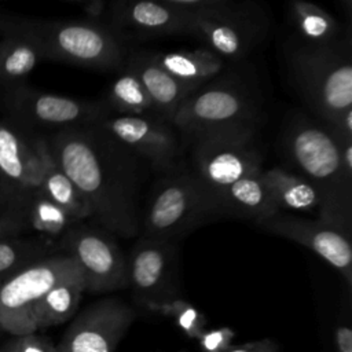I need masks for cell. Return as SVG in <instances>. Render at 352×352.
Segmentation results:
<instances>
[{
	"label": "cell",
	"instance_id": "12",
	"mask_svg": "<svg viewBox=\"0 0 352 352\" xmlns=\"http://www.w3.org/2000/svg\"><path fill=\"white\" fill-rule=\"evenodd\" d=\"M100 126L142 160L169 173L177 169L180 140L173 124L160 116L107 114Z\"/></svg>",
	"mask_w": 352,
	"mask_h": 352
},
{
	"label": "cell",
	"instance_id": "30",
	"mask_svg": "<svg viewBox=\"0 0 352 352\" xmlns=\"http://www.w3.org/2000/svg\"><path fill=\"white\" fill-rule=\"evenodd\" d=\"M150 309L160 312L161 315L172 318L176 324L191 338H199L205 331V318L191 304L183 300H169L164 302L147 304Z\"/></svg>",
	"mask_w": 352,
	"mask_h": 352
},
{
	"label": "cell",
	"instance_id": "25",
	"mask_svg": "<svg viewBox=\"0 0 352 352\" xmlns=\"http://www.w3.org/2000/svg\"><path fill=\"white\" fill-rule=\"evenodd\" d=\"M43 59L38 50L28 41L3 37L0 40V85L3 89L25 84V78Z\"/></svg>",
	"mask_w": 352,
	"mask_h": 352
},
{
	"label": "cell",
	"instance_id": "11",
	"mask_svg": "<svg viewBox=\"0 0 352 352\" xmlns=\"http://www.w3.org/2000/svg\"><path fill=\"white\" fill-rule=\"evenodd\" d=\"M261 32L254 11L230 0H219L214 7L190 16L188 33L198 36L221 59L245 58Z\"/></svg>",
	"mask_w": 352,
	"mask_h": 352
},
{
	"label": "cell",
	"instance_id": "21",
	"mask_svg": "<svg viewBox=\"0 0 352 352\" xmlns=\"http://www.w3.org/2000/svg\"><path fill=\"white\" fill-rule=\"evenodd\" d=\"M153 55L168 73L195 91L216 80L224 69V60L209 50L153 52Z\"/></svg>",
	"mask_w": 352,
	"mask_h": 352
},
{
	"label": "cell",
	"instance_id": "14",
	"mask_svg": "<svg viewBox=\"0 0 352 352\" xmlns=\"http://www.w3.org/2000/svg\"><path fill=\"white\" fill-rule=\"evenodd\" d=\"M263 231L294 241L326 260L341 272L348 286L352 285V246L351 236L319 220H309L294 214H274L256 221Z\"/></svg>",
	"mask_w": 352,
	"mask_h": 352
},
{
	"label": "cell",
	"instance_id": "8",
	"mask_svg": "<svg viewBox=\"0 0 352 352\" xmlns=\"http://www.w3.org/2000/svg\"><path fill=\"white\" fill-rule=\"evenodd\" d=\"M69 254H50L16 271L0 285V331L12 337L36 333L33 305L56 283L80 272Z\"/></svg>",
	"mask_w": 352,
	"mask_h": 352
},
{
	"label": "cell",
	"instance_id": "27",
	"mask_svg": "<svg viewBox=\"0 0 352 352\" xmlns=\"http://www.w3.org/2000/svg\"><path fill=\"white\" fill-rule=\"evenodd\" d=\"M51 249L36 239H0V285L28 264L50 256Z\"/></svg>",
	"mask_w": 352,
	"mask_h": 352
},
{
	"label": "cell",
	"instance_id": "17",
	"mask_svg": "<svg viewBox=\"0 0 352 352\" xmlns=\"http://www.w3.org/2000/svg\"><path fill=\"white\" fill-rule=\"evenodd\" d=\"M114 33L138 37H158L168 34H188L190 16L170 6L166 0L116 1L110 4L109 18Z\"/></svg>",
	"mask_w": 352,
	"mask_h": 352
},
{
	"label": "cell",
	"instance_id": "16",
	"mask_svg": "<svg viewBox=\"0 0 352 352\" xmlns=\"http://www.w3.org/2000/svg\"><path fill=\"white\" fill-rule=\"evenodd\" d=\"M177 258L173 242L146 236L139 239L126 256L129 286L147 304L169 301L166 293L176 279Z\"/></svg>",
	"mask_w": 352,
	"mask_h": 352
},
{
	"label": "cell",
	"instance_id": "15",
	"mask_svg": "<svg viewBox=\"0 0 352 352\" xmlns=\"http://www.w3.org/2000/svg\"><path fill=\"white\" fill-rule=\"evenodd\" d=\"M0 182L7 191L28 202L41 186L37 133L8 118L0 120Z\"/></svg>",
	"mask_w": 352,
	"mask_h": 352
},
{
	"label": "cell",
	"instance_id": "19",
	"mask_svg": "<svg viewBox=\"0 0 352 352\" xmlns=\"http://www.w3.org/2000/svg\"><path fill=\"white\" fill-rule=\"evenodd\" d=\"M37 147L41 158L40 192L77 223L92 217L89 204L73 182L56 165L43 135H37Z\"/></svg>",
	"mask_w": 352,
	"mask_h": 352
},
{
	"label": "cell",
	"instance_id": "37",
	"mask_svg": "<svg viewBox=\"0 0 352 352\" xmlns=\"http://www.w3.org/2000/svg\"><path fill=\"white\" fill-rule=\"evenodd\" d=\"M0 352H3V351H0Z\"/></svg>",
	"mask_w": 352,
	"mask_h": 352
},
{
	"label": "cell",
	"instance_id": "20",
	"mask_svg": "<svg viewBox=\"0 0 352 352\" xmlns=\"http://www.w3.org/2000/svg\"><path fill=\"white\" fill-rule=\"evenodd\" d=\"M261 172L245 176L224 190L220 202L226 216L260 221L280 213L261 179Z\"/></svg>",
	"mask_w": 352,
	"mask_h": 352
},
{
	"label": "cell",
	"instance_id": "3",
	"mask_svg": "<svg viewBox=\"0 0 352 352\" xmlns=\"http://www.w3.org/2000/svg\"><path fill=\"white\" fill-rule=\"evenodd\" d=\"M286 155L320 195L318 220L348 236L352 230V175L341 158L342 139L324 122H293L283 142Z\"/></svg>",
	"mask_w": 352,
	"mask_h": 352
},
{
	"label": "cell",
	"instance_id": "28",
	"mask_svg": "<svg viewBox=\"0 0 352 352\" xmlns=\"http://www.w3.org/2000/svg\"><path fill=\"white\" fill-rule=\"evenodd\" d=\"M29 230L48 236H63L77 221L69 217L59 206L45 198L41 192L29 202Z\"/></svg>",
	"mask_w": 352,
	"mask_h": 352
},
{
	"label": "cell",
	"instance_id": "1",
	"mask_svg": "<svg viewBox=\"0 0 352 352\" xmlns=\"http://www.w3.org/2000/svg\"><path fill=\"white\" fill-rule=\"evenodd\" d=\"M43 136L54 161L87 199L100 227L122 238L136 235L143 160L99 122Z\"/></svg>",
	"mask_w": 352,
	"mask_h": 352
},
{
	"label": "cell",
	"instance_id": "31",
	"mask_svg": "<svg viewBox=\"0 0 352 352\" xmlns=\"http://www.w3.org/2000/svg\"><path fill=\"white\" fill-rule=\"evenodd\" d=\"M0 351L3 352H56V346L44 337L36 333L12 337L4 344Z\"/></svg>",
	"mask_w": 352,
	"mask_h": 352
},
{
	"label": "cell",
	"instance_id": "23",
	"mask_svg": "<svg viewBox=\"0 0 352 352\" xmlns=\"http://www.w3.org/2000/svg\"><path fill=\"white\" fill-rule=\"evenodd\" d=\"M261 179L279 210L318 212L320 206V195L302 176L282 168H271L261 172Z\"/></svg>",
	"mask_w": 352,
	"mask_h": 352
},
{
	"label": "cell",
	"instance_id": "13",
	"mask_svg": "<svg viewBox=\"0 0 352 352\" xmlns=\"http://www.w3.org/2000/svg\"><path fill=\"white\" fill-rule=\"evenodd\" d=\"M133 319V309L118 298L96 301L72 322L56 352H114Z\"/></svg>",
	"mask_w": 352,
	"mask_h": 352
},
{
	"label": "cell",
	"instance_id": "26",
	"mask_svg": "<svg viewBox=\"0 0 352 352\" xmlns=\"http://www.w3.org/2000/svg\"><path fill=\"white\" fill-rule=\"evenodd\" d=\"M290 16L305 44H326L338 38L337 21L327 11L312 3L293 1L290 4Z\"/></svg>",
	"mask_w": 352,
	"mask_h": 352
},
{
	"label": "cell",
	"instance_id": "29",
	"mask_svg": "<svg viewBox=\"0 0 352 352\" xmlns=\"http://www.w3.org/2000/svg\"><path fill=\"white\" fill-rule=\"evenodd\" d=\"M28 201L7 190H0V239L15 238L18 234L28 231Z\"/></svg>",
	"mask_w": 352,
	"mask_h": 352
},
{
	"label": "cell",
	"instance_id": "22",
	"mask_svg": "<svg viewBox=\"0 0 352 352\" xmlns=\"http://www.w3.org/2000/svg\"><path fill=\"white\" fill-rule=\"evenodd\" d=\"M84 292L82 271L51 287L32 308L36 329L58 326L69 320L76 314Z\"/></svg>",
	"mask_w": 352,
	"mask_h": 352
},
{
	"label": "cell",
	"instance_id": "18",
	"mask_svg": "<svg viewBox=\"0 0 352 352\" xmlns=\"http://www.w3.org/2000/svg\"><path fill=\"white\" fill-rule=\"evenodd\" d=\"M124 63L136 73L148 94L158 116L172 121L177 107L195 89L168 73L154 58L153 52L139 51L125 56Z\"/></svg>",
	"mask_w": 352,
	"mask_h": 352
},
{
	"label": "cell",
	"instance_id": "35",
	"mask_svg": "<svg viewBox=\"0 0 352 352\" xmlns=\"http://www.w3.org/2000/svg\"><path fill=\"white\" fill-rule=\"evenodd\" d=\"M337 352H352V330L348 324L340 323L334 333Z\"/></svg>",
	"mask_w": 352,
	"mask_h": 352
},
{
	"label": "cell",
	"instance_id": "7",
	"mask_svg": "<svg viewBox=\"0 0 352 352\" xmlns=\"http://www.w3.org/2000/svg\"><path fill=\"white\" fill-rule=\"evenodd\" d=\"M0 102L6 118L25 129L41 135L99 122L111 110L104 102H88L41 92L26 84L3 89Z\"/></svg>",
	"mask_w": 352,
	"mask_h": 352
},
{
	"label": "cell",
	"instance_id": "10",
	"mask_svg": "<svg viewBox=\"0 0 352 352\" xmlns=\"http://www.w3.org/2000/svg\"><path fill=\"white\" fill-rule=\"evenodd\" d=\"M60 246L81 268L85 290L106 293L129 286L126 256L103 228L77 223L62 236Z\"/></svg>",
	"mask_w": 352,
	"mask_h": 352
},
{
	"label": "cell",
	"instance_id": "24",
	"mask_svg": "<svg viewBox=\"0 0 352 352\" xmlns=\"http://www.w3.org/2000/svg\"><path fill=\"white\" fill-rule=\"evenodd\" d=\"M103 102L121 116H158L142 81L125 63L109 85Z\"/></svg>",
	"mask_w": 352,
	"mask_h": 352
},
{
	"label": "cell",
	"instance_id": "2",
	"mask_svg": "<svg viewBox=\"0 0 352 352\" xmlns=\"http://www.w3.org/2000/svg\"><path fill=\"white\" fill-rule=\"evenodd\" d=\"M352 43L297 45L289 56L290 78L307 106L340 139L352 140Z\"/></svg>",
	"mask_w": 352,
	"mask_h": 352
},
{
	"label": "cell",
	"instance_id": "9",
	"mask_svg": "<svg viewBox=\"0 0 352 352\" xmlns=\"http://www.w3.org/2000/svg\"><path fill=\"white\" fill-rule=\"evenodd\" d=\"M170 122L191 139L216 128L256 122V109L242 87L213 80L187 96Z\"/></svg>",
	"mask_w": 352,
	"mask_h": 352
},
{
	"label": "cell",
	"instance_id": "33",
	"mask_svg": "<svg viewBox=\"0 0 352 352\" xmlns=\"http://www.w3.org/2000/svg\"><path fill=\"white\" fill-rule=\"evenodd\" d=\"M81 7L84 10V12L88 15L89 21L94 22H100L102 19H107L109 18V12H110V4H107L103 0H89V1H84L81 3Z\"/></svg>",
	"mask_w": 352,
	"mask_h": 352
},
{
	"label": "cell",
	"instance_id": "36",
	"mask_svg": "<svg viewBox=\"0 0 352 352\" xmlns=\"http://www.w3.org/2000/svg\"><path fill=\"white\" fill-rule=\"evenodd\" d=\"M0 190H6V188H4V186L1 184V182H0ZM8 192H10V191H8Z\"/></svg>",
	"mask_w": 352,
	"mask_h": 352
},
{
	"label": "cell",
	"instance_id": "32",
	"mask_svg": "<svg viewBox=\"0 0 352 352\" xmlns=\"http://www.w3.org/2000/svg\"><path fill=\"white\" fill-rule=\"evenodd\" d=\"M234 331L228 327L221 329H213V330H205L198 341L204 352H226L232 345Z\"/></svg>",
	"mask_w": 352,
	"mask_h": 352
},
{
	"label": "cell",
	"instance_id": "34",
	"mask_svg": "<svg viewBox=\"0 0 352 352\" xmlns=\"http://www.w3.org/2000/svg\"><path fill=\"white\" fill-rule=\"evenodd\" d=\"M226 352H278V349L271 340H260V341L246 342L243 345L231 346Z\"/></svg>",
	"mask_w": 352,
	"mask_h": 352
},
{
	"label": "cell",
	"instance_id": "4",
	"mask_svg": "<svg viewBox=\"0 0 352 352\" xmlns=\"http://www.w3.org/2000/svg\"><path fill=\"white\" fill-rule=\"evenodd\" d=\"M0 34L30 43L45 59L80 67L120 70L125 60L121 38L104 22L48 21L0 12Z\"/></svg>",
	"mask_w": 352,
	"mask_h": 352
},
{
	"label": "cell",
	"instance_id": "5",
	"mask_svg": "<svg viewBox=\"0 0 352 352\" xmlns=\"http://www.w3.org/2000/svg\"><path fill=\"white\" fill-rule=\"evenodd\" d=\"M221 216L226 214L219 198L192 172L175 169L153 186L140 227L146 238L173 242Z\"/></svg>",
	"mask_w": 352,
	"mask_h": 352
},
{
	"label": "cell",
	"instance_id": "6",
	"mask_svg": "<svg viewBox=\"0 0 352 352\" xmlns=\"http://www.w3.org/2000/svg\"><path fill=\"white\" fill-rule=\"evenodd\" d=\"M254 122L216 128L191 138L194 175L219 198L236 180L261 172ZM221 204V202H220Z\"/></svg>",
	"mask_w": 352,
	"mask_h": 352
}]
</instances>
